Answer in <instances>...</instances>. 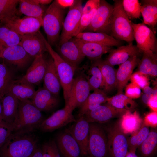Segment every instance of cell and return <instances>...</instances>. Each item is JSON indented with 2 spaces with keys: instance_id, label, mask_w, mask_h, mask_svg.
Listing matches in <instances>:
<instances>
[{
  "instance_id": "680465c9",
  "label": "cell",
  "mask_w": 157,
  "mask_h": 157,
  "mask_svg": "<svg viewBox=\"0 0 157 157\" xmlns=\"http://www.w3.org/2000/svg\"><path fill=\"white\" fill-rule=\"evenodd\" d=\"M2 115V106L1 101H0V119H1Z\"/></svg>"
},
{
  "instance_id": "681fc988",
  "label": "cell",
  "mask_w": 157,
  "mask_h": 157,
  "mask_svg": "<svg viewBox=\"0 0 157 157\" xmlns=\"http://www.w3.org/2000/svg\"><path fill=\"white\" fill-rule=\"evenodd\" d=\"M100 3V0H89L82 8V14L88 13L95 9H97Z\"/></svg>"
},
{
  "instance_id": "b9f144b4",
  "label": "cell",
  "mask_w": 157,
  "mask_h": 157,
  "mask_svg": "<svg viewBox=\"0 0 157 157\" xmlns=\"http://www.w3.org/2000/svg\"><path fill=\"white\" fill-rule=\"evenodd\" d=\"M123 9L129 19H139L140 16V5L138 0H123Z\"/></svg>"
},
{
  "instance_id": "11a10c76",
  "label": "cell",
  "mask_w": 157,
  "mask_h": 157,
  "mask_svg": "<svg viewBox=\"0 0 157 157\" xmlns=\"http://www.w3.org/2000/svg\"><path fill=\"white\" fill-rule=\"evenodd\" d=\"M151 96L152 95H150L145 94H144L142 97V101L145 104H147Z\"/></svg>"
},
{
  "instance_id": "c3c4849f",
  "label": "cell",
  "mask_w": 157,
  "mask_h": 157,
  "mask_svg": "<svg viewBox=\"0 0 157 157\" xmlns=\"http://www.w3.org/2000/svg\"><path fill=\"white\" fill-rule=\"evenodd\" d=\"M144 123L147 126L155 127L157 125V113L153 111L147 114L145 117Z\"/></svg>"
},
{
  "instance_id": "5bb4252c",
  "label": "cell",
  "mask_w": 157,
  "mask_h": 157,
  "mask_svg": "<svg viewBox=\"0 0 157 157\" xmlns=\"http://www.w3.org/2000/svg\"><path fill=\"white\" fill-rule=\"evenodd\" d=\"M127 110L117 109L107 104L100 105L83 116L89 123H103L112 118L121 117Z\"/></svg>"
},
{
  "instance_id": "f907efd6",
  "label": "cell",
  "mask_w": 157,
  "mask_h": 157,
  "mask_svg": "<svg viewBox=\"0 0 157 157\" xmlns=\"http://www.w3.org/2000/svg\"><path fill=\"white\" fill-rule=\"evenodd\" d=\"M147 105L154 111H157V94L153 95L149 98Z\"/></svg>"
},
{
  "instance_id": "e575fe53",
  "label": "cell",
  "mask_w": 157,
  "mask_h": 157,
  "mask_svg": "<svg viewBox=\"0 0 157 157\" xmlns=\"http://www.w3.org/2000/svg\"><path fill=\"white\" fill-rule=\"evenodd\" d=\"M21 36L3 24L0 26V54L4 49L19 44Z\"/></svg>"
},
{
  "instance_id": "6da1fadb",
  "label": "cell",
  "mask_w": 157,
  "mask_h": 157,
  "mask_svg": "<svg viewBox=\"0 0 157 157\" xmlns=\"http://www.w3.org/2000/svg\"><path fill=\"white\" fill-rule=\"evenodd\" d=\"M38 145V138L32 133L13 132L0 148V157H30Z\"/></svg>"
},
{
  "instance_id": "91938a15",
  "label": "cell",
  "mask_w": 157,
  "mask_h": 157,
  "mask_svg": "<svg viewBox=\"0 0 157 157\" xmlns=\"http://www.w3.org/2000/svg\"><path fill=\"white\" fill-rule=\"evenodd\" d=\"M3 24L2 23H1L0 22V26H1V25Z\"/></svg>"
},
{
  "instance_id": "52a82bcc",
  "label": "cell",
  "mask_w": 157,
  "mask_h": 157,
  "mask_svg": "<svg viewBox=\"0 0 157 157\" xmlns=\"http://www.w3.org/2000/svg\"><path fill=\"white\" fill-rule=\"evenodd\" d=\"M106 133L109 157H125L129 151L128 139L119 122L104 127Z\"/></svg>"
},
{
  "instance_id": "83f0119b",
  "label": "cell",
  "mask_w": 157,
  "mask_h": 157,
  "mask_svg": "<svg viewBox=\"0 0 157 157\" xmlns=\"http://www.w3.org/2000/svg\"><path fill=\"white\" fill-rule=\"evenodd\" d=\"M75 38L82 40L103 44L111 47L122 45L121 41L106 33L83 31L78 34Z\"/></svg>"
},
{
  "instance_id": "9f6ffc18",
  "label": "cell",
  "mask_w": 157,
  "mask_h": 157,
  "mask_svg": "<svg viewBox=\"0 0 157 157\" xmlns=\"http://www.w3.org/2000/svg\"><path fill=\"white\" fill-rule=\"evenodd\" d=\"M38 1L39 4L42 5L48 4L52 1L51 0H38Z\"/></svg>"
},
{
  "instance_id": "9a60e30c",
  "label": "cell",
  "mask_w": 157,
  "mask_h": 157,
  "mask_svg": "<svg viewBox=\"0 0 157 157\" xmlns=\"http://www.w3.org/2000/svg\"><path fill=\"white\" fill-rule=\"evenodd\" d=\"M19 44L31 57L35 58L47 51L44 38L41 32L38 31L21 36Z\"/></svg>"
},
{
  "instance_id": "94428289",
  "label": "cell",
  "mask_w": 157,
  "mask_h": 157,
  "mask_svg": "<svg viewBox=\"0 0 157 157\" xmlns=\"http://www.w3.org/2000/svg\"><path fill=\"white\" fill-rule=\"evenodd\" d=\"M0 58H1V56L0 54Z\"/></svg>"
},
{
  "instance_id": "30bf717a",
  "label": "cell",
  "mask_w": 157,
  "mask_h": 157,
  "mask_svg": "<svg viewBox=\"0 0 157 157\" xmlns=\"http://www.w3.org/2000/svg\"><path fill=\"white\" fill-rule=\"evenodd\" d=\"M134 40L140 53L151 50L156 53L157 40L153 31L144 23L135 24L132 22Z\"/></svg>"
},
{
  "instance_id": "f546056e",
  "label": "cell",
  "mask_w": 157,
  "mask_h": 157,
  "mask_svg": "<svg viewBox=\"0 0 157 157\" xmlns=\"http://www.w3.org/2000/svg\"><path fill=\"white\" fill-rule=\"evenodd\" d=\"M108 97L105 92L100 89L94 91L90 94L84 103L79 107V117L83 116L90 111L107 101Z\"/></svg>"
},
{
  "instance_id": "3957f363",
  "label": "cell",
  "mask_w": 157,
  "mask_h": 157,
  "mask_svg": "<svg viewBox=\"0 0 157 157\" xmlns=\"http://www.w3.org/2000/svg\"><path fill=\"white\" fill-rule=\"evenodd\" d=\"M114 9L111 23V36L119 40L125 41L129 44L135 40L132 22L125 13L122 0H114Z\"/></svg>"
},
{
  "instance_id": "ba28073f",
  "label": "cell",
  "mask_w": 157,
  "mask_h": 157,
  "mask_svg": "<svg viewBox=\"0 0 157 157\" xmlns=\"http://www.w3.org/2000/svg\"><path fill=\"white\" fill-rule=\"evenodd\" d=\"M114 9L113 5L105 0H100L91 22L85 32H100L109 35Z\"/></svg>"
},
{
  "instance_id": "db71d44e",
  "label": "cell",
  "mask_w": 157,
  "mask_h": 157,
  "mask_svg": "<svg viewBox=\"0 0 157 157\" xmlns=\"http://www.w3.org/2000/svg\"><path fill=\"white\" fill-rule=\"evenodd\" d=\"M30 157H42L41 147L39 145Z\"/></svg>"
},
{
  "instance_id": "5b68a950",
  "label": "cell",
  "mask_w": 157,
  "mask_h": 157,
  "mask_svg": "<svg viewBox=\"0 0 157 157\" xmlns=\"http://www.w3.org/2000/svg\"><path fill=\"white\" fill-rule=\"evenodd\" d=\"M44 40L47 51L53 60L63 89V97L66 105L69 99L74 75L76 68L65 61L53 50L44 37Z\"/></svg>"
},
{
  "instance_id": "ee69618b",
  "label": "cell",
  "mask_w": 157,
  "mask_h": 157,
  "mask_svg": "<svg viewBox=\"0 0 157 157\" xmlns=\"http://www.w3.org/2000/svg\"><path fill=\"white\" fill-rule=\"evenodd\" d=\"M13 131L12 125L0 119V148L5 143Z\"/></svg>"
},
{
  "instance_id": "4316f807",
  "label": "cell",
  "mask_w": 157,
  "mask_h": 157,
  "mask_svg": "<svg viewBox=\"0 0 157 157\" xmlns=\"http://www.w3.org/2000/svg\"><path fill=\"white\" fill-rule=\"evenodd\" d=\"M94 62L100 69L102 74L103 90L108 92L116 88V71L113 66L100 59L95 60Z\"/></svg>"
},
{
  "instance_id": "44dd1931",
  "label": "cell",
  "mask_w": 157,
  "mask_h": 157,
  "mask_svg": "<svg viewBox=\"0 0 157 157\" xmlns=\"http://www.w3.org/2000/svg\"><path fill=\"white\" fill-rule=\"evenodd\" d=\"M107 58L105 60L107 63L114 66L120 65L134 56H138L140 53L136 45L132 42L126 45H121L116 49H112Z\"/></svg>"
},
{
  "instance_id": "e0dca14e",
  "label": "cell",
  "mask_w": 157,
  "mask_h": 157,
  "mask_svg": "<svg viewBox=\"0 0 157 157\" xmlns=\"http://www.w3.org/2000/svg\"><path fill=\"white\" fill-rule=\"evenodd\" d=\"M47 65V60L44 54L36 57L26 74L19 79L33 85L39 84L43 80Z\"/></svg>"
},
{
  "instance_id": "7bdbcfd3",
  "label": "cell",
  "mask_w": 157,
  "mask_h": 157,
  "mask_svg": "<svg viewBox=\"0 0 157 157\" xmlns=\"http://www.w3.org/2000/svg\"><path fill=\"white\" fill-rule=\"evenodd\" d=\"M41 147L42 157H62L56 143L53 140L45 142Z\"/></svg>"
},
{
  "instance_id": "ab89813d",
  "label": "cell",
  "mask_w": 157,
  "mask_h": 157,
  "mask_svg": "<svg viewBox=\"0 0 157 157\" xmlns=\"http://www.w3.org/2000/svg\"><path fill=\"white\" fill-rule=\"evenodd\" d=\"M19 3L20 13L26 16L43 17L46 11L42 5L31 4L26 0H20Z\"/></svg>"
},
{
  "instance_id": "6f0895ef",
  "label": "cell",
  "mask_w": 157,
  "mask_h": 157,
  "mask_svg": "<svg viewBox=\"0 0 157 157\" xmlns=\"http://www.w3.org/2000/svg\"><path fill=\"white\" fill-rule=\"evenodd\" d=\"M125 157H138L135 152L129 151Z\"/></svg>"
},
{
  "instance_id": "603a6c76",
  "label": "cell",
  "mask_w": 157,
  "mask_h": 157,
  "mask_svg": "<svg viewBox=\"0 0 157 157\" xmlns=\"http://www.w3.org/2000/svg\"><path fill=\"white\" fill-rule=\"evenodd\" d=\"M80 50L84 56L89 59L96 60L112 49V47L103 44L85 41L74 38Z\"/></svg>"
},
{
  "instance_id": "f35d334b",
  "label": "cell",
  "mask_w": 157,
  "mask_h": 157,
  "mask_svg": "<svg viewBox=\"0 0 157 157\" xmlns=\"http://www.w3.org/2000/svg\"><path fill=\"white\" fill-rule=\"evenodd\" d=\"M107 104L117 109L130 110L136 106L135 102L132 99L126 95L117 94L111 97H108Z\"/></svg>"
},
{
  "instance_id": "8d00e7d4",
  "label": "cell",
  "mask_w": 157,
  "mask_h": 157,
  "mask_svg": "<svg viewBox=\"0 0 157 157\" xmlns=\"http://www.w3.org/2000/svg\"><path fill=\"white\" fill-rule=\"evenodd\" d=\"M149 127L144 123L128 139L129 151L135 153L137 149L147 137L150 131Z\"/></svg>"
},
{
  "instance_id": "cb8c5ba5",
  "label": "cell",
  "mask_w": 157,
  "mask_h": 157,
  "mask_svg": "<svg viewBox=\"0 0 157 157\" xmlns=\"http://www.w3.org/2000/svg\"><path fill=\"white\" fill-rule=\"evenodd\" d=\"M140 61L137 56H134L120 65L116 72L117 94L122 93L123 89L130 79L133 71L138 65Z\"/></svg>"
},
{
  "instance_id": "7402d4cb",
  "label": "cell",
  "mask_w": 157,
  "mask_h": 157,
  "mask_svg": "<svg viewBox=\"0 0 157 157\" xmlns=\"http://www.w3.org/2000/svg\"><path fill=\"white\" fill-rule=\"evenodd\" d=\"M57 145L62 157H81L79 147L72 136L67 131L56 138Z\"/></svg>"
},
{
  "instance_id": "7c38bea8",
  "label": "cell",
  "mask_w": 157,
  "mask_h": 157,
  "mask_svg": "<svg viewBox=\"0 0 157 157\" xmlns=\"http://www.w3.org/2000/svg\"><path fill=\"white\" fill-rule=\"evenodd\" d=\"M42 21L41 17L25 16L21 18L17 15L3 25L21 36L38 31L42 25Z\"/></svg>"
},
{
  "instance_id": "ffe728a7",
  "label": "cell",
  "mask_w": 157,
  "mask_h": 157,
  "mask_svg": "<svg viewBox=\"0 0 157 157\" xmlns=\"http://www.w3.org/2000/svg\"><path fill=\"white\" fill-rule=\"evenodd\" d=\"M30 101L41 112L51 110L55 108L59 102L58 97L44 87L38 89Z\"/></svg>"
},
{
  "instance_id": "2e32d148",
  "label": "cell",
  "mask_w": 157,
  "mask_h": 157,
  "mask_svg": "<svg viewBox=\"0 0 157 157\" xmlns=\"http://www.w3.org/2000/svg\"><path fill=\"white\" fill-rule=\"evenodd\" d=\"M89 131V123L81 116L66 131L77 143L83 156L88 154Z\"/></svg>"
},
{
  "instance_id": "d6a6232c",
  "label": "cell",
  "mask_w": 157,
  "mask_h": 157,
  "mask_svg": "<svg viewBox=\"0 0 157 157\" xmlns=\"http://www.w3.org/2000/svg\"><path fill=\"white\" fill-rule=\"evenodd\" d=\"M142 53V58L138 64V71L146 75L156 76L157 75L156 54L151 50L144 51Z\"/></svg>"
},
{
  "instance_id": "d4e9b609",
  "label": "cell",
  "mask_w": 157,
  "mask_h": 157,
  "mask_svg": "<svg viewBox=\"0 0 157 157\" xmlns=\"http://www.w3.org/2000/svg\"><path fill=\"white\" fill-rule=\"evenodd\" d=\"M19 101L8 92L3 96L1 100V119L13 127L17 117Z\"/></svg>"
},
{
  "instance_id": "60d3db41",
  "label": "cell",
  "mask_w": 157,
  "mask_h": 157,
  "mask_svg": "<svg viewBox=\"0 0 157 157\" xmlns=\"http://www.w3.org/2000/svg\"><path fill=\"white\" fill-rule=\"evenodd\" d=\"M91 76L87 80L90 90H94L102 88L103 78L101 70L95 62L92 64L89 71Z\"/></svg>"
},
{
  "instance_id": "4fadbf2b",
  "label": "cell",
  "mask_w": 157,
  "mask_h": 157,
  "mask_svg": "<svg viewBox=\"0 0 157 157\" xmlns=\"http://www.w3.org/2000/svg\"><path fill=\"white\" fill-rule=\"evenodd\" d=\"M90 91L87 80L83 75H80L74 78L67 105H69L73 110L76 108L80 107L90 94Z\"/></svg>"
},
{
  "instance_id": "d6986e66",
  "label": "cell",
  "mask_w": 157,
  "mask_h": 157,
  "mask_svg": "<svg viewBox=\"0 0 157 157\" xmlns=\"http://www.w3.org/2000/svg\"><path fill=\"white\" fill-rule=\"evenodd\" d=\"M1 56L8 63L20 68L25 67L31 57L19 44L3 49L1 53Z\"/></svg>"
},
{
  "instance_id": "277c9868",
  "label": "cell",
  "mask_w": 157,
  "mask_h": 157,
  "mask_svg": "<svg viewBox=\"0 0 157 157\" xmlns=\"http://www.w3.org/2000/svg\"><path fill=\"white\" fill-rule=\"evenodd\" d=\"M64 13V9L55 0L46 10L42 17V26L51 46L59 39Z\"/></svg>"
},
{
  "instance_id": "f6af8a7d",
  "label": "cell",
  "mask_w": 157,
  "mask_h": 157,
  "mask_svg": "<svg viewBox=\"0 0 157 157\" xmlns=\"http://www.w3.org/2000/svg\"><path fill=\"white\" fill-rule=\"evenodd\" d=\"M97 9H94L89 13L82 15L79 26L76 33L75 37L79 33L85 31L90 25Z\"/></svg>"
},
{
  "instance_id": "1f68e13d",
  "label": "cell",
  "mask_w": 157,
  "mask_h": 157,
  "mask_svg": "<svg viewBox=\"0 0 157 157\" xmlns=\"http://www.w3.org/2000/svg\"><path fill=\"white\" fill-rule=\"evenodd\" d=\"M142 120L136 112L131 113L127 110L119 121L120 126L125 134L134 133L141 126Z\"/></svg>"
},
{
  "instance_id": "9c48e42d",
  "label": "cell",
  "mask_w": 157,
  "mask_h": 157,
  "mask_svg": "<svg viewBox=\"0 0 157 157\" xmlns=\"http://www.w3.org/2000/svg\"><path fill=\"white\" fill-rule=\"evenodd\" d=\"M82 1L81 0H75L74 5L69 8L63 21L59 44L75 37L82 15Z\"/></svg>"
},
{
  "instance_id": "7dc6e473",
  "label": "cell",
  "mask_w": 157,
  "mask_h": 157,
  "mask_svg": "<svg viewBox=\"0 0 157 157\" xmlns=\"http://www.w3.org/2000/svg\"><path fill=\"white\" fill-rule=\"evenodd\" d=\"M141 95V88L136 84L131 83L126 86L125 95L133 99L139 97Z\"/></svg>"
},
{
  "instance_id": "f5cc1de1",
  "label": "cell",
  "mask_w": 157,
  "mask_h": 157,
  "mask_svg": "<svg viewBox=\"0 0 157 157\" xmlns=\"http://www.w3.org/2000/svg\"><path fill=\"white\" fill-rule=\"evenodd\" d=\"M143 89L144 94L150 95L157 94V90L156 89H154L149 85L146 86Z\"/></svg>"
},
{
  "instance_id": "74e56055",
  "label": "cell",
  "mask_w": 157,
  "mask_h": 157,
  "mask_svg": "<svg viewBox=\"0 0 157 157\" xmlns=\"http://www.w3.org/2000/svg\"><path fill=\"white\" fill-rule=\"evenodd\" d=\"M14 80L10 69L5 64H0V101L8 92Z\"/></svg>"
},
{
  "instance_id": "484cf974",
  "label": "cell",
  "mask_w": 157,
  "mask_h": 157,
  "mask_svg": "<svg viewBox=\"0 0 157 157\" xmlns=\"http://www.w3.org/2000/svg\"><path fill=\"white\" fill-rule=\"evenodd\" d=\"M43 81V87L58 97L61 86L53 60L51 56L47 60L46 70Z\"/></svg>"
},
{
  "instance_id": "8992f818",
  "label": "cell",
  "mask_w": 157,
  "mask_h": 157,
  "mask_svg": "<svg viewBox=\"0 0 157 157\" xmlns=\"http://www.w3.org/2000/svg\"><path fill=\"white\" fill-rule=\"evenodd\" d=\"M88 154L90 157H109L106 132L95 123H89Z\"/></svg>"
},
{
  "instance_id": "4dcf8cb0",
  "label": "cell",
  "mask_w": 157,
  "mask_h": 157,
  "mask_svg": "<svg viewBox=\"0 0 157 157\" xmlns=\"http://www.w3.org/2000/svg\"><path fill=\"white\" fill-rule=\"evenodd\" d=\"M140 5L143 23L154 28L157 23V0H141Z\"/></svg>"
},
{
  "instance_id": "8fae6325",
  "label": "cell",
  "mask_w": 157,
  "mask_h": 157,
  "mask_svg": "<svg viewBox=\"0 0 157 157\" xmlns=\"http://www.w3.org/2000/svg\"><path fill=\"white\" fill-rule=\"evenodd\" d=\"M73 110L68 105L53 113L43 121L39 129L44 132H51L75 121L72 114Z\"/></svg>"
},
{
  "instance_id": "d590c367",
  "label": "cell",
  "mask_w": 157,
  "mask_h": 157,
  "mask_svg": "<svg viewBox=\"0 0 157 157\" xmlns=\"http://www.w3.org/2000/svg\"><path fill=\"white\" fill-rule=\"evenodd\" d=\"M19 0H0V22L6 24L13 17L17 15V6Z\"/></svg>"
},
{
  "instance_id": "f1b7e54d",
  "label": "cell",
  "mask_w": 157,
  "mask_h": 157,
  "mask_svg": "<svg viewBox=\"0 0 157 157\" xmlns=\"http://www.w3.org/2000/svg\"><path fill=\"white\" fill-rule=\"evenodd\" d=\"M36 91L32 85L21 81L19 79L14 80L8 89V92L19 101H24L31 99Z\"/></svg>"
},
{
  "instance_id": "836d02e7",
  "label": "cell",
  "mask_w": 157,
  "mask_h": 157,
  "mask_svg": "<svg viewBox=\"0 0 157 157\" xmlns=\"http://www.w3.org/2000/svg\"><path fill=\"white\" fill-rule=\"evenodd\" d=\"M157 147V131L152 129L144 141L138 148L140 157H153L156 154Z\"/></svg>"
},
{
  "instance_id": "816d5d0a",
  "label": "cell",
  "mask_w": 157,
  "mask_h": 157,
  "mask_svg": "<svg viewBox=\"0 0 157 157\" xmlns=\"http://www.w3.org/2000/svg\"><path fill=\"white\" fill-rule=\"evenodd\" d=\"M57 3L62 8H69L72 6L74 4L75 0H56Z\"/></svg>"
},
{
  "instance_id": "bcb514c9",
  "label": "cell",
  "mask_w": 157,
  "mask_h": 157,
  "mask_svg": "<svg viewBox=\"0 0 157 157\" xmlns=\"http://www.w3.org/2000/svg\"><path fill=\"white\" fill-rule=\"evenodd\" d=\"M146 76L138 71L132 74L130 79L131 83L143 89L149 85V79Z\"/></svg>"
},
{
  "instance_id": "ac0fdd59",
  "label": "cell",
  "mask_w": 157,
  "mask_h": 157,
  "mask_svg": "<svg viewBox=\"0 0 157 157\" xmlns=\"http://www.w3.org/2000/svg\"><path fill=\"white\" fill-rule=\"evenodd\" d=\"M58 49L61 58L76 68L85 58L73 38L59 44Z\"/></svg>"
},
{
  "instance_id": "7a4b0ae2",
  "label": "cell",
  "mask_w": 157,
  "mask_h": 157,
  "mask_svg": "<svg viewBox=\"0 0 157 157\" xmlns=\"http://www.w3.org/2000/svg\"><path fill=\"white\" fill-rule=\"evenodd\" d=\"M44 119L41 112L30 100L19 101L17 117L13 126V132L32 133L39 129Z\"/></svg>"
}]
</instances>
